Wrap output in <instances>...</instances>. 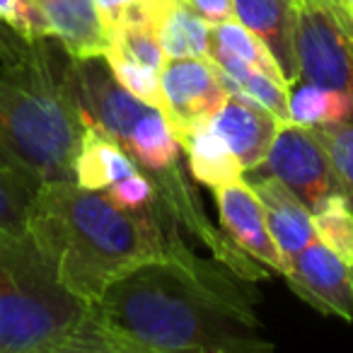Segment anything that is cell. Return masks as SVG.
Returning <instances> with one entry per match:
<instances>
[{"instance_id": "9c48e42d", "label": "cell", "mask_w": 353, "mask_h": 353, "mask_svg": "<svg viewBox=\"0 0 353 353\" xmlns=\"http://www.w3.org/2000/svg\"><path fill=\"white\" fill-rule=\"evenodd\" d=\"M213 196H216L218 216H221L223 230L228 232V240L235 242L256 264H264L269 269L279 271L281 276H285L288 259L271 237L264 208H261L254 187L247 182L245 176H240L235 182L216 187Z\"/></svg>"}, {"instance_id": "d6986e66", "label": "cell", "mask_w": 353, "mask_h": 353, "mask_svg": "<svg viewBox=\"0 0 353 353\" xmlns=\"http://www.w3.org/2000/svg\"><path fill=\"white\" fill-rule=\"evenodd\" d=\"M208 46H216L228 54L237 56V59L247 61V63L256 65L259 70H264L266 75H271L274 80H279L281 85H285L283 75H281L279 65H276L274 56L269 54L264 44L252 34L247 27H242L237 20L221 22V25H211V34H208ZM288 88V85H285ZM290 90V88H288Z\"/></svg>"}, {"instance_id": "ac0fdd59", "label": "cell", "mask_w": 353, "mask_h": 353, "mask_svg": "<svg viewBox=\"0 0 353 353\" xmlns=\"http://www.w3.org/2000/svg\"><path fill=\"white\" fill-rule=\"evenodd\" d=\"M310 213L317 240L353 266V208L348 199L343 194H332Z\"/></svg>"}, {"instance_id": "3957f363", "label": "cell", "mask_w": 353, "mask_h": 353, "mask_svg": "<svg viewBox=\"0 0 353 353\" xmlns=\"http://www.w3.org/2000/svg\"><path fill=\"white\" fill-rule=\"evenodd\" d=\"M70 54L56 37L30 59L0 65V167L44 184L73 179L85 123L68 88Z\"/></svg>"}, {"instance_id": "ffe728a7", "label": "cell", "mask_w": 353, "mask_h": 353, "mask_svg": "<svg viewBox=\"0 0 353 353\" xmlns=\"http://www.w3.org/2000/svg\"><path fill=\"white\" fill-rule=\"evenodd\" d=\"M104 59L109 61V68H112L114 78L133 97H138L148 107H155L165 114V94H162V85H160V70L148 68V65L138 63V61L128 59L121 51H114V49L104 51Z\"/></svg>"}, {"instance_id": "603a6c76", "label": "cell", "mask_w": 353, "mask_h": 353, "mask_svg": "<svg viewBox=\"0 0 353 353\" xmlns=\"http://www.w3.org/2000/svg\"><path fill=\"white\" fill-rule=\"evenodd\" d=\"M0 22H6L27 39L54 37L49 20L34 0H0Z\"/></svg>"}, {"instance_id": "7a4b0ae2", "label": "cell", "mask_w": 353, "mask_h": 353, "mask_svg": "<svg viewBox=\"0 0 353 353\" xmlns=\"http://www.w3.org/2000/svg\"><path fill=\"white\" fill-rule=\"evenodd\" d=\"M174 216L157 196L131 211L107 192L73 179L44 182L32 199L27 232L56 279L85 303H94L112 281L160 256H192L176 237Z\"/></svg>"}, {"instance_id": "f1b7e54d", "label": "cell", "mask_w": 353, "mask_h": 353, "mask_svg": "<svg viewBox=\"0 0 353 353\" xmlns=\"http://www.w3.org/2000/svg\"><path fill=\"white\" fill-rule=\"evenodd\" d=\"M0 65H3V63H0Z\"/></svg>"}, {"instance_id": "8992f818", "label": "cell", "mask_w": 353, "mask_h": 353, "mask_svg": "<svg viewBox=\"0 0 353 353\" xmlns=\"http://www.w3.org/2000/svg\"><path fill=\"white\" fill-rule=\"evenodd\" d=\"M245 174H271L312 211L332 194H343L339 174L312 128L281 121L264 162ZM346 196V194H343Z\"/></svg>"}, {"instance_id": "e0dca14e", "label": "cell", "mask_w": 353, "mask_h": 353, "mask_svg": "<svg viewBox=\"0 0 353 353\" xmlns=\"http://www.w3.org/2000/svg\"><path fill=\"white\" fill-rule=\"evenodd\" d=\"M126 152L145 174H165L179 167V143L160 109H148L126 143Z\"/></svg>"}, {"instance_id": "4fadbf2b", "label": "cell", "mask_w": 353, "mask_h": 353, "mask_svg": "<svg viewBox=\"0 0 353 353\" xmlns=\"http://www.w3.org/2000/svg\"><path fill=\"white\" fill-rule=\"evenodd\" d=\"M46 15L51 34L73 56H104L109 37L92 0H34Z\"/></svg>"}, {"instance_id": "5bb4252c", "label": "cell", "mask_w": 353, "mask_h": 353, "mask_svg": "<svg viewBox=\"0 0 353 353\" xmlns=\"http://www.w3.org/2000/svg\"><path fill=\"white\" fill-rule=\"evenodd\" d=\"M141 167L123 150L121 143L109 138L94 126H85L73 160V182L85 189L104 192L114 182L133 174Z\"/></svg>"}, {"instance_id": "ba28073f", "label": "cell", "mask_w": 353, "mask_h": 353, "mask_svg": "<svg viewBox=\"0 0 353 353\" xmlns=\"http://www.w3.org/2000/svg\"><path fill=\"white\" fill-rule=\"evenodd\" d=\"M290 288L322 314L353 322V266L319 240L288 259L283 276Z\"/></svg>"}, {"instance_id": "83f0119b", "label": "cell", "mask_w": 353, "mask_h": 353, "mask_svg": "<svg viewBox=\"0 0 353 353\" xmlns=\"http://www.w3.org/2000/svg\"><path fill=\"white\" fill-rule=\"evenodd\" d=\"M339 3H341V6L346 8V10H348V12H351V15H353V0H339Z\"/></svg>"}, {"instance_id": "30bf717a", "label": "cell", "mask_w": 353, "mask_h": 353, "mask_svg": "<svg viewBox=\"0 0 353 353\" xmlns=\"http://www.w3.org/2000/svg\"><path fill=\"white\" fill-rule=\"evenodd\" d=\"M232 10L235 20L269 49L285 85L293 88L300 80L295 54L298 0H232Z\"/></svg>"}, {"instance_id": "52a82bcc", "label": "cell", "mask_w": 353, "mask_h": 353, "mask_svg": "<svg viewBox=\"0 0 353 353\" xmlns=\"http://www.w3.org/2000/svg\"><path fill=\"white\" fill-rule=\"evenodd\" d=\"M160 85L165 117L176 141L187 128L208 121L230 94L216 65L196 56L167 59L160 68Z\"/></svg>"}, {"instance_id": "9a60e30c", "label": "cell", "mask_w": 353, "mask_h": 353, "mask_svg": "<svg viewBox=\"0 0 353 353\" xmlns=\"http://www.w3.org/2000/svg\"><path fill=\"white\" fill-rule=\"evenodd\" d=\"M179 148L187 152V165L199 184L216 189L245 176V167L235 152L213 131L211 121H201L179 136Z\"/></svg>"}, {"instance_id": "44dd1931", "label": "cell", "mask_w": 353, "mask_h": 353, "mask_svg": "<svg viewBox=\"0 0 353 353\" xmlns=\"http://www.w3.org/2000/svg\"><path fill=\"white\" fill-rule=\"evenodd\" d=\"M41 184L0 167V230L27 232V213Z\"/></svg>"}, {"instance_id": "277c9868", "label": "cell", "mask_w": 353, "mask_h": 353, "mask_svg": "<svg viewBox=\"0 0 353 353\" xmlns=\"http://www.w3.org/2000/svg\"><path fill=\"white\" fill-rule=\"evenodd\" d=\"M0 353H112L92 303L56 279L30 232L0 230Z\"/></svg>"}, {"instance_id": "484cf974", "label": "cell", "mask_w": 353, "mask_h": 353, "mask_svg": "<svg viewBox=\"0 0 353 353\" xmlns=\"http://www.w3.org/2000/svg\"><path fill=\"white\" fill-rule=\"evenodd\" d=\"M196 15H201L208 25H221V22L235 20L232 0H184Z\"/></svg>"}, {"instance_id": "6da1fadb", "label": "cell", "mask_w": 353, "mask_h": 353, "mask_svg": "<svg viewBox=\"0 0 353 353\" xmlns=\"http://www.w3.org/2000/svg\"><path fill=\"white\" fill-rule=\"evenodd\" d=\"M112 353H261L252 295L223 261L160 256L136 266L92 303Z\"/></svg>"}, {"instance_id": "4316f807", "label": "cell", "mask_w": 353, "mask_h": 353, "mask_svg": "<svg viewBox=\"0 0 353 353\" xmlns=\"http://www.w3.org/2000/svg\"><path fill=\"white\" fill-rule=\"evenodd\" d=\"M94 8H97V15L102 20L104 30H107V37L112 30H117L119 22L126 17V12L131 10V6L136 0H92Z\"/></svg>"}, {"instance_id": "2e32d148", "label": "cell", "mask_w": 353, "mask_h": 353, "mask_svg": "<svg viewBox=\"0 0 353 353\" xmlns=\"http://www.w3.org/2000/svg\"><path fill=\"white\" fill-rule=\"evenodd\" d=\"M288 119L305 128L348 123L353 121V92L295 83L288 92Z\"/></svg>"}, {"instance_id": "cb8c5ba5", "label": "cell", "mask_w": 353, "mask_h": 353, "mask_svg": "<svg viewBox=\"0 0 353 353\" xmlns=\"http://www.w3.org/2000/svg\"><path fill=\"white\" fill-rule=\"evenodd\" d=\"M109 196L117 203H121L123 208H131V211H141V208H150L157 201L155 187H152L150 176L143 170L133 172V174L123 176L119 182H114L109 189H104Z\"/></svg>"}, {"instance_id": "5b68a950", "label": "cell", "mask_w": 353, "mask_h": 353, "mask_svg": "<svg viewBox=\"0 0 353 353\" xmlns=\"http://www.w3.org/2000/svg\"><path fill=\"white\" fill-rule=\"evenodd\" d=\"M300 80L353 92V15L339 0H298Z\"/></svg>"}, {"instance_id": "7402d4cb", "label": "cell", "mask_w": 353, "mask_h": 353, "mask_svg": "<svg viewBox=\"0 0 353 353\" xmlns=\"http://www.w3.org/2000/svg\"><path fill=\"white\" fill-rule=\"evenodd\" d=\"M312 133L327 150L343 187V194L353 208V121L336 123V126H319L312 128Z\"/></svg>"}, {"instance_id": "7c38bea8", "label": "cell", "mask_w": 353, "mask_h": 353, "mask_svg": "<svg viewBox=\"0 0 353 353\" xmlns=\"http://www.w3.org/2000/svg\"><path fill=\"white\" fill-rule=\"evenodd\" d=\"M247 179L259 196L271 237L276 240L285 259L295 256L310 242L317 240L310 208L281 179L271 174H247Z\"/></svg>"}, {"instance_id": "8fae6325", "label": "cell", "mask_w": 353, "mask_h": 353, "mask_svg": "<svg viewBox=\"0 0 353 353\" xmlns=\"http://www.w3.org/2000/svg\"><path fill=\"white\" fill-rule=\"evenodd\" d=\"M208 121H211L213 131L225 141V145L235 152L245 172L254 170L264 162L281 123L269 109L235 92L228 94L221 109Z\"/></svg>"}, {"instance_id": "d4e9b609", "label": "cell", "mask_w": 353, "mask_h": 353, "mask_svg": "<svg viewBox=\"0 0 353 353\" xmlns=\"http://www.w3.org/2000/svg\"><path fill=\"white\" fill-rule=\"evenodd\" d=\"M37 39H27L20 32L8 27L6 22H0V63L3 65H15L30 59L34 51Z\"/></svg>"}]
</instances>
